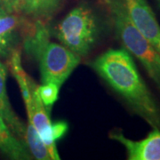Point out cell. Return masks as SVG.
Here are the masks:
<instances>
[{
  "label": "cell",
  "mask_w": 160,
  "mask_h": 160,
  "mask_svg": "<svg viewBox=\"0 0 160 160\" xmlns=\"http://www.w3.org/2000/svg\"><path fill=\"white\" fill-rule=\"evenodd\" d=\"M92 69L154 129H160V109L126 49H109L91 63Z\"/></svg>",
  "instance_id": "6da1fadb"
},
{
  "label": "cell",
  "mask_w": 160,
  "mask_h": 160,
  "mask_svg": "<svg viewBox=\"0 0 160 160\" xmlns=\"http://www.w3.org/2000/svg\"><path fill=\"white\" fill-rule=\"evenodd\" d=\"M33 38L26 42V48L37 57L42 83H54L62 86L80 62L74 52L62 44L48 40V32L43 25H38Z\"/></svg>",
  "instance_id": "7a4b0ae2"
},
{
  "label": "cell",
  "mask_w": 160,
  "mask_h": 160,
  "mask_svg": "<svg viewBox=\"0 0 160 160\" xmlns=\"http://www.w3.org/2000/svg\"><path fill=\"white\" fill-rule=\"evenodd\" d=\"M114 29L121 43L132 56L142 64L149 76L160 87V53L150 44L126 13L122 0H105Z\"/></svg>",
  "instance_id": "3957f363"
},
{
  "label": "cell",
  "mask_w": 160,
  "mask_h": 160,
  "mask_svg": "<svg viewBox=\"0 0 160 160\" xmlns=\"http://www.w3.org/2000/svg\"><path fill=\"white\" fill-rule=\"evenodd\" d=\"M61 44L82 58L86 56L100 35L96 13L87 5L75 7L60 22L54 30Z\"/></svg>",
  "instance_id": "277c9868"
},
{
  "label": "cell",
  "mask_w": 160,
  "mask_h": 160,
  "mask_svg": "<svg viewBox=\"0 0 160 160\" xmlns=\"http://www.w3.org/2000/svg\"><path fill=\"white\" fill-rule=\"evenodd\" d=\"M132 24L160 53V25L146 0H122Z\"/></svg>",
  "instance_id": "5b68a950"
},
{
  "label": "cell",
  "mask_w": 160,
  "mask_h": 160,
  "mask_svg": "<svg viewBox=\"0 0 160 160\" xmlns=\"http://www.w3.org/2000/svg\"><path fill=\"white\" fill-rule=\"evenodd\" d=\"M29 86L31 90V107L28 121H30L46 145L52 160L60 159L55 139L52 134V123L49 113L45 108L38 93V86L29 78Z\"/></svg>",
  "instance_id": "8992f818"
},
{
  "label": "cell",
  "mask_w": 160,
  "mask_h": 160,
  "mask_svg": "<svg viewBox=\"0 0 160 160\" xmlns=\"http://www.w3.org/2000/svg\"><path fill=\"white\" fill-rule=\"evenodd\" d=\"M111 140L121 143L126 149L130 160H160V131L154 129L141 141L126 138L123 132L114 130L109 133Z\"/></svg>",
  "instance_id": "52a82bcc"
},
{
  "label": "cell",
  "mask_w": 160,
  "mask_h": 160,
  "mask_svg": "<svg viewBox=\"0 0 160 160\" xmlns=\"http://www.w3.org/2000/svg\"><path fill=\"white\" fill-rule=\"evenodd\" d=\"M6 67L5 64L0 62V115L6 121V125L12 132V133L25 143L24 137L26 132V125L23 124L12 108L6 91Z\"/></svg>",
  "instance_id": "ba28073f"
},
{
  "label": "cell",
  "mask_w": 160,
  "mask_h": 160,
  "mask_svg": "<svg viewBox=\"0 0 160 160\" xmlns=\"http://www.w3.org/2000/svg\"><path fill=\"white\" fill-rule=\"evenodd\" d=\"M0 151L12 160L32 158L27 145L16 137L0 115Z\"/></svg>",
  "instance_id": "9c48e42d"
},
{
  "label": "cell",
  "mask_w": 160,
  "mask_h": 160,
  "mask_svg": "<svg viewBox=\"0 0 160 160\" xmlns=\"http://www.w3.org/2000/svg\"><path fill=\"white\" fill-rule=\"evenodd\" d=\"M63 0H21L19 13L38 22L52 18L59 10Z\"/></svg>",
  "instance_id": "30bf717a"
},
{
  "label": "cell",
  "mask_w": 160,
  "mask_h": 160,
  "mask_svg": "<svg viewBox=\"0 0 160 160\" xmlns=\"http://www.w3.org/2000/svg\"><path fill=\"white\" fill-rule=\"evenodd\" d=\"M10 69L14 78L17 81L23 101L26 106L27 115L29 116L31 107V90L29 86V77L26 74L22 65L21 52L18 50H12L10 56Z\"/></svg>",
  "instance_id": "8fae6325"
},
{
  "label": "cell",
  "mask_w": 160,
  "mask_h": 160,
  "mask_svg": "<svg viewBox=\"0 0 160 160\" xmlns=\"http://www.w3.org/2000/svg\"><path fill=\"white\" fill-rule=\"evenodd\" d=\"M17 14L7 12L0 17V53L7 51L14 39L21 23Z\"/></svg>",
  "instance_id": "7c38bea8"
},
{
  "label": "cell",
  "mask_w": 160,
  "mask_h": 160,
  "mask_svg": "<svg viewBox=\"0 0 160 160\" xmlns=\"http://www.w3.org/2000/svg\"><path fill=\"white\" fill-rule=\"evenodd\" d=\"M24 141L32 158L38 160H51L50 155L39 134L30 121L26 125Z\"/></svg>",
  "instance_id": "4fadbf2b"
},
{
  "label": "cell",
  "mask_w": 160,
  "mask_h": 160,
  "mask_svg": "<svg viewBox=\"0 0 160 160\" xmlns=\"http://www.w3.org/2000/svg\"><path fill=\"white\" fill-rule=\"evenodd\" d=\"M60 88L61 87L54 83H44L42 86H38V96L49 114L51 113L54 102L58 100Z\"/></svg>",
  "instance_id": "5bb4252c"
},
{
  "label": "cell",
  "mask_w": 160,
  "mask_h": 160,
  "mask_svg": "<svg viewBox=\"0 0 160 160\" xmlns=\"http://www.w3.org/2000/svg\"><path fill=\"white\" fill-rule=\"evenodd\" d=\"M67 129H68V125L66 122L58 121V122L52 124V134H53V137L55 139V141H57L58 139H61L62 137L65 134V132H67Z\"/></svg>",
  "instance_id": "9a60e30c"
},
{
  "label": "cell",
  "mask_w": 160,
  "mask_h": 160,
  "mask_svg": "<svg viewBox=\"0 0 160 160\" xmlns=\"http://www.w3.org/2000/svg\"><path fill=\"white\" fill-rule=\"evenodd\" d=\"M6 11L11 13H19L21 0H0Z\"/></svg>",
  "instance_id": "2e32d148"
},
{
  "label": "cell",
  "mask_w": 160,
  "mask_h": 160,
  "mask_svg": "<svg viewBox=\"0 0 160 160\" xmlns=\"http://www.w3.org/2000/svg\"><path fill=\"white\" fill-rule=\"evenodd\" d=\"M6 12H7L6 9H5V7L3 6V5L1 4V2H0V17L1 16H3Z\"/></svg>",
  "instance_id": "e0dca14e"
},
{
  "label": "cell",
  "mask_w": 160,
  "mask_h": 160,
  "mask_svg": "<svg viewBox=\"0 0 160 160\" xmlns=\"http://www.w3.org/2000/svg\"><path fill=\"white\" fill-rule=\"evenodd\" d=\"M158 4H159V6H160V0H158Z\"/></svg>",
  "instance_id": "ac0fdd59"
}]
</instances>
